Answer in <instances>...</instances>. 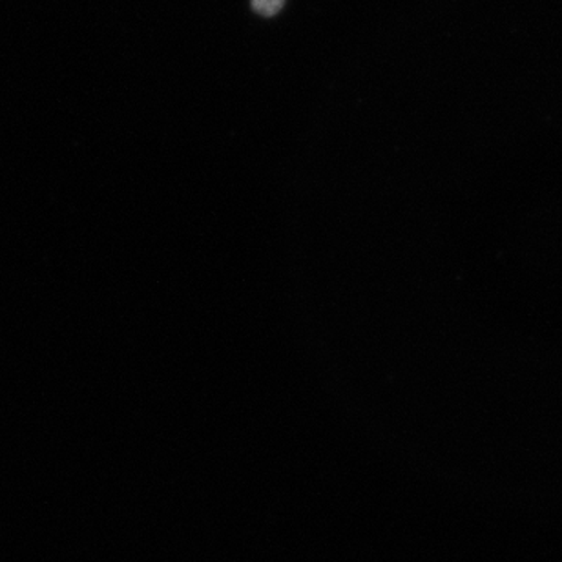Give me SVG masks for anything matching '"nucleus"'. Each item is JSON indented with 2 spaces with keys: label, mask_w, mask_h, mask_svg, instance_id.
Here are the masks:
<instances>
[{
  "label": "nucleus",
  "mask_w": 562,
  "mask_h": 562,
  "mask_svg": "<svg viewBox=\"0 0 562 562\" xmlns=\"http://www.w3.org/2000/svg\"><path fill=\"white\" fill-rule=\"evenodd\" d=\"M285 0H252L256 13L263 16H274L283 8Z\"/></svg>",
  "instance_id": "nucleus-1"
}]
</instances>
